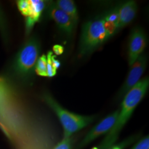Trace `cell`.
Listing matches in <instances>:
<instances>
[{"mask_svg": "<svg viewBox=\"0 0 149 149\" xmlns=\"http://www.w3.org/2000/svg\"><path fill=\"white\" fill-rule=\"evenodd\" d=\"M53 55V53L51 51H49L47 56V77H53L55 76L56 73V70L54 68L52 62V56Z\"/></svg>", "mask_w": 149, "mask_h": 149, "instance_id": "5bb4252c", "label": "cell"}, {"mask_svg": "<svg viewBox=\"0 0 149 149\" xmlns=\"http://www.w3.org/2000/svg\"><path fill=\"white\" fill-rule=\"evenodd\" d=\"M53 51L56 55H61L64 53V47L59 44L54 45L53 47Z\"/></svg>", "mask_w": 149, "mask_h": 149, "instance_id": "e0dca14e", "label": "cell"}, {"mask_svg": "<svg viewBox=\"0 0 149 149\" xmlns=\"http://www.w3.org/2000/svg\"><path fill=\"white\" fill-rule=\"evenodd\" d=\"M54 149H71V138H64L58 144Z\"/></svg>", "mask_w": 149, "mask_h": 149, "instance_id": "9a60e30c", "label": "cell"}, {"mask_svg": "<svg viewBox=\"0 0 149 149\" xmlns=\"http://www.w3.org/2000/svg\"><path fill=\"white\" fill-rule=\"evenodd\" d=\"M92 149H100L99 148H96V147H95V148H93Z\"/></svg>", "mask_w": 149, "mask_h": 149, "instance_id": "ffe728a7", "label": "cell"}, {"mask_svg": "<svg viewBox=\"0 0 149 149\" xmlns=\"http://www.w3.org/2000/svg\"><path fill=\"white\" fill-rule=\"evenodd\" d=\"M17 7L22 15L26 18L30 16L31 7L29 0H19L17 2Z\"/></svg>", "mask_w": 149, "mask_h": 149, "instance_id": "4fadbf2b", "label": "cell"}, {"mask_svg": "<svg viewBox=\"0 0 149 149\" xmlns=\"http://www.w3.org/2000/svg\"><path fill=\"white\" fill-rule=\"evenodd\" d=\"M40 44L38 38L32 36L24 43L11 64V74L23 85L31 83L39 57Z\"/></svg>", "mask_w": 149, "mask_h": 149, "instance_id": "7a4b0ae2", "label": "cell"}, {"mask_svg": "<svg viewBox=\"0 0 149 149\" xmlns=\"http://www.w3.org/2000/svg\"><path fill=\"white\" fill-rule=\"evenodd\" d=\"M146 43V35L144 29L140 27L134 28L128 42V61L130 67L143 54Z\"/></svg>", "mask_w": 149, "mask_h": 149, "instance_id": "8992f818", "label": "cell"}, {"mask_svg": "<svg viewBox=\"0 0 149 149\" xmlns=\"http://www.w3.org/2000/svg\"><path fill=\"white\" fill-rule=\"evenodd\" d=\"M35 72L40 76L47 77V56L43 54L39 57L35 68Z\"/></svg>", "mask_w": 149, "mask_h": 149, "instance_id": "7c38bea8", "label": "cell"}, {"mask_svg": "<svg viewBox=\"0 0 149 149\" xmlns=\"http://www.w3.org/2000/svg\"><path fill=\"white\" fill-rule=\"evenodd\" d=\"M42 98L45 103L56 114L64 128V138H70L74 133L88 125L95 120L94 116H85L68 111L61 106L53 97L44 92Z\"/></svg>", "mask_w": 149, "mask_h": 149, "instance_id": "277c9868", "label": "cell"}, {"mask_svg": "<svg viewBox=\"0 0 149 149\" xmlns=\"http://www.w3.org/2000/svg\"><path fill=\"white\" fill-rule=\"evenodd\" d=\"M149 87V78L145 77L125 95L117 121L101 145V149H108L116 141L119 134L133 114L134 109L146 95Z\"/></svg>", "mask_w": 149, "mask_h": 149, "instance_id": "6da1fadb", "label": "cell"}, {"mask_svg": "<svg viewBox=\"0 0 149 149\" xmlns=\"http://www.w3.org/2000/svg\"><path fill=\"white\" fill-rule=\"evenodd\" d=\"M59 9L69 16L76 27L79 22V13L77 7L74 1L72 0H58L54 2Z\"/></svg>", "mask_w": 149, "mask_h": 149, "instance_id": "8fae6325", "label": "cell"}, {"mask_svg": "<svg viewBox=\"0 0 149 149\" xmlns=\"http://www.w3.org/2000/svg\"><path fill=\"white\" fill-rule=\"evenodd\" d=\"M137 11L138 5L135 1H128L119 6L118 31L133 21Z\"/></svg>", "mask_w": 149, "mask_h": 149, "instance_id": "9c48e42d", "label": "cell"}, {"mask_svg": "<svg viewBox=\"0 0 149 149\" xmlns=\"http://www.w3.org/2000/svg\"><path fill=\"white\" fill-rule=\"evenodd\" d=\"M31 12L30 16L26 18V33L29 35L35 24L39 21L42 12L44 10L47 2L43 0H29Z\"/></svg>", "mask_w": 149, "mask_h": 149, "instance_id": "30bf717a", "label": "cell"}, {"mask_svg": "<svg viewBox=\"0 0 149 149\" xmlns=\"http://www.w3.org/2000/svg\"><path fill=\"white\" fill-rule=\"evenodd\" d=\"M113 149H122L120 148H119V147H118V146H116V147H114V148H113Z\"/></svg>", "mask_w": 149, "mask_h": 149, "instance_id": "d6986e66", "label": "cell"}, {"mask_svg": "<svg viewBox=\"0 0 149 149\" xmlns=\"http://www.w3.org/2000/svg\"><path fill=\"white\" fill-rule=\"evenodd\" d=\"M47 11L49 17L53 20L59 30L67 38L71 39L76 27L69 16L52 2L48 3Z\"/></svg>", "mask_w": 149, "mask_h": 149, "instance_id": "52a82bcc", "label": "cell"}, {"mask_svg": "<svg viewBox=\"0 0 149 149\" xmlns=\"http://www.w3.org/2000/svg\"><path fill=\"white\" fill-rule=\"evenodd\" d=\"M52 64L55 70L58 69L60 68V67L61 66V63L59 61V60L56 59V56L53 55L52 56Z\"/></svg>", "mask_w": 149, "mask_h": 149, "instance_id": "ac0fdd59", "label": "cell"}, {"mask_svg": "<svg viewBox=\"0 0 149 149\" xmlns=\"http://www.w3.org/2000/svg\"><path fill=\"white\" fill-rule=\"evenodd\" d=\"M119 113V109H118L104 118L101 122L92 128L83 139L80 144V146H84L102 134L109 132L116 122Z\"/></svg>", "mask_w": 149, "mask_h": 149, "instance_id": "ba28073f", "label": "cell"}, {"mask_svg": "<svg viewBox=\"0 0 149 149\" xmlns=\"http://www.w3.org/2000/svg\"><path fill=\"white\" fill-rule=\"evenodd\" d=\"M147 64L148 56L146 54H143L130 67L128 76L118 92V96L119 98L125 96L141 80L140 79L146 68Z\"/></svg>", "mask_w": 149, "mask_h": 149, "instance_id": "5b68a950", "label": "cell"}, {"mask_svg": "<svg viewBox=\"0 0 149 149\" xmlns=\"http://www.w3.org/2000/svg\"><path fill=\"white\" fill-rule=\"evenodd\" d=\"M109 38L104 26L103 15L86 22L82 28L79 56L81 58L92 53Z\"/></svg>", "mask_w": 149, "mask_h": 149, "instance_id": "3957f363", "label": "cell"}, {"mask_svg": "<svg viewBox=\"0 0 149 149\" xmlns=\"http://www.w3.org/2000/svg\"><path fill=\"white\" fill-rule=\"evenodd\" d=\"M132 149H149V136L141 140Z\"/></svg>", "mask_w": 149, "mask_h": 149, "instance_id": "2e32d148", "label": "cell"}]
</instances>
